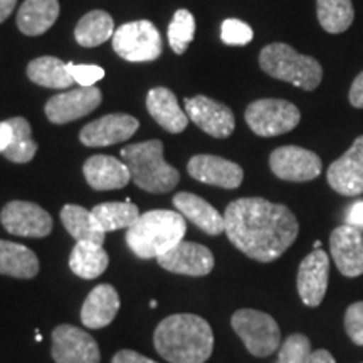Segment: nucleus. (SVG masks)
<instances>
[{"instance_id": "6", "label": "nucleus", "mask_w": 363, "mask_h": 363, "mask_svg": "<svg viewBox=\"0 0 363 363\" xmlns=\"http://www.w3.org/2000/svg\"><path fill=\"white\" fill-rule=\"evenodd\" d=\"M230 325L254 357H269L279 348L281 330L267 313L242 308L230 318Z\"/></svg>"}, {"instance_id": "39", "label": "nucleus", "mask_w": 363, "mask_h": 363, "mask_svg": "<svg viewBox=\"0 0 363 363\" xmlns=\"http://www.w3.org/2000/svg\"><path fill=\"white\" fill-rule=\"evenodd\" d=\"M111 363H157V362H153L152 358L145 355H140V353H136L133 350H121L113 357Z\"/></svg>"}, {"instance_id": "20", "label": "nucleus", "mask_w": 363, "mask_h": 363, "mask_svg": "<svg viewBox=\"0 0 363 363\" xmlns=\"http://www.w3.org/2000/svg\"><path fill=\"white\" fill-rule=\"evenodd\" d=\"M83 174L94 190L123 189L131 180L128 165L110 155H94L86 160Z\"/></svg>"}, {"instance_id": "32", "label": "nucleus", "mask_w": 363, "mask_h": 363, "mask_svg": "<svg viewBox=\"0 0 363 363\" xmlns=\"http://www.w3.org/2000/svg\"><path fill=\"white\" fill-rule=\"evenodd\" d=\"M12 126V140L2 155L13 163H29L38 153V143L33 140L29 121L22 116L7 120Z\"/></svg>"}, {"instance_id": "35", "label": "nucleus", "mask_w": 363, "mask_h": 363, "mask_svg": "<svg viewBox=\"0 0 363 363\" xmlns=\"http://www.w3.org/2000/svg\"><path fill=\"white\" fill-rule=\"evenodd\" d=\"M220 38L227 45H246L252 40L254 33L251 26L239 19H227L222 22Z\"/></svg>"}, {"instance_id": "14", "label": "nucleus", "mask_w": 363, "mask_h": 363, "mask_svg": "<svg viewBox=\"0 0 363 363\" xmlns=\"http://www.w3.org/2000/svg\"><path fill=\"white\" fill-rule=\"evenodd\" d=\"M330 187L345 197H357L363 194V135L358 136L352 147L330 165Z\"/></svg>"}, {"instance_id": "16", "label": "nucleus", "mask_w": 363, "mask_h": 363, "mask_svg": "<svg viewBox=\"0 0 363 363\" xmlns=\"http://www.w3.org/2000/svg\"><path fill=\"white\" fill-rule=\"evenodd\" d=\"M101 103V91L96 86L56 94L45 104V115L56 125H66L94 111Z\"/></svg>"}, {"instance_id": "36", "label": "nucleus", "mask_w": 363, "mask_h": 363, "mask_svg": "<svg viewBox=\"0 0 363 363\" xmlns=\"http://www.w3.org/2000/svg\"><path fill=\"white\" fill-rule=\"evenodd\" d=\"M345 330L353 343L363 347V301L348 306L345 313Z\"/></svg>"}, {"instance_id": "31", "label": "nucleus", "mask_w": 363, "mask_h": 363, "mask_svg": "<svg viewBox=\"0 0 363 363\" xmlns=\"http://www.w3.org/2000/svg\"><path fill=\"white\" fill-rule=\"evenodd\" d=\"M318 22L330 34H342L350 29L355 19L352 0H316Z\"/></svg>"}, {"instance_id": "43", "label": "nucleus", "mask_w": 363, "mask_h": 363, "mask_svg": "<svg viewBox=\"0 0 363 363\" xmlns=\"http://www.w3.org/2000/svg\"><path fill=\"white\" fill-rule=\"evenodd\" d=\"M2 130H4V121H0V145H2Z\"/></svg>"}, {"instance_id": "9", "label": "nucleus", "mask_w": 363, "mask_h": 363, "mask_svg": "<svg viewBox=\"0 0 363 363\" xmlns=\"http://www.w3.org/2000/svg\"><path fill=\"white\" fill-rule=\"evenodd\" d=\"M0 222L9 234L19 238H48L52 233V217L38 203L12 201L0 212Z\"/></svg>"}, {"instance_id": "22", "label": "nucleus", "mask_w": 363, "mask_h": 363, "mask_svg": "<svg viewBox=\"0 0 363 363\" xmlns=\"http://www.w3.org/2000/svg\"><path fill=\"white\" fill-rule=\"evenodd\" d=\"M174 206L185 219L194 222L206 234L219 235L225 233L224 216L199 195L189 192L177 194L174 197Z\"/></svg>"}, {"instance_id": "45", "label": "nucleus", "mask_w": 363, "mask_h": 363, "mask_svg": "<svg viewBox=\"0 0 363 363\" xmlns=\"http://www.w3.org/2000/svg\"><path fill=\"white\" fill-rule=\"evenodd\" d=\"M150 306L155 308V306H158V303H157V301H150Z\"/></svg>"}, {"instance_id": "12", "label": "nucleus", "mask_w": 363, "mask_h": 363, "mask_svg": "<svg viewBox=\"0 0 363 363\" xmlns=\"http://www.w3.org/2000/svg\"><path fill=\"white\" fill-rule=\"evenodd\" d=\"M330 281V256L323 249H313L298 267V293L306 306L316 308L323 303Z\"/></svg>"}, {"instance_id": "27", "label": "nucleus", "mask_w": 363, "mask_h": 363, "mask_svg": "<svg viewBox=\"0 0 363 363\" xmlns=\"http://www.w3.org/2000/svg\"><path fill=\"white\" fill-rule=\"evenodd\" d=\"M110 257L101 244L76 242L69 256V267L83 279H96L106 271Z\"/></svg>"}, {"instance_id": "37", "label": "nucleus", "mask_w": 363, "mask_h": 363, "mask_svg": "<svg viewBox=\"0 0 363 363\" xmlns=\"http://www.w3.org/2000/svg\"><path fill=\"white\" fill-rule=\"evenodd\" d=\"M67 71L74 83H78L81 88H91L104 78V69L96 65H74L67 62Z\"/></svg>"}, {"instance_id": "26", "label": "nucleus", "mask_w": 363, "mask_h": 363, "mask_svg": "<svg viewBox=\"0 0 363 363\" xmlns=\"http://www.w3.org/2000/svg\"><path fill=\"white\" fill-rule=\"evenodd\" d=\"M61 220L76 242H94L103 246L106 233L98 225L93 212L88 208L67 203L61 211Z\"/></svg>"}, {"instance_id": "23", "label": "nucleus", "mask_w": 363, "mask_h": 363, "mask_svg": "<svg viewBox=\"0 0 363 363\" xmlns=\"http://www.w3.org/2000/svg\"><path fill=\"white\" fill-rule=\"evenodd\" d=\"M147 110L153 120L169 133H182L190 121L177 101L175 94L167 88L150 89L147 96Z\"/></svg>"}, {"instance_id": "44", "label": "nucleus", "mask_w": 363, "mask_h": 363, "mask_svg": "<svg viewBox=\"0 0 363 363\" xmlns=\"http://www.w3.org/2000/svg\"><path fill=\"white\" fill-rule=\"evenodd\" d=\"M315 249H321V242L320 240H315V246H313Z\"/></svg>"}, {"instance_id": "19", "label": "nucleus", "mask_w": 363, "mask_h": 363, "mask_svg": "<svg viewBox=\"0 0 363 363\" xmlns=\"http://www.w3.org/2000/svg\"><path fill=\"white\" fill-rule=\"evenodd\" d=\"M187 170L192 179L220 189H238L244 180V170L238 163L216 155H195Z\"/></svg>"}, {"instance_id": "2", "label": "nucleus", "mask_w": 363, "mask_h": 363, "mask_svg": "<svg viewBox=\"0 0 363 363\" xmlns=\"http://www.w3.org/2000/svg\"><path fill=\"white\" fill-rule=\"evenodd\" d=\"M153 345L170 363H206L214 350V331L203 318L179 313L158 323Z\"/></svg>"}, {"instance_id": "33", "label": "nucleus", "mask_w": 363, "mask_h": 363, "mask_svg": "<svg viewBox=\"0 0 363 363\" xmlns=\"http://www.w3.org/2000/svg\"><path fill=\"white\" fill-rule=\"evenodd\" d=\"M195 35V19L192 12L180 9L169 26V43L175 54H184Z\"/></svg>"}, {"instance_id": "42", "label": "nucleus", "mask_w": 363, "mask_h": 363, "mask_svg": "<svg viewBox=\"0 0 363 363\" xmlns=\"http://www.w3.org/2000/svg\"><path fill=\"white\" fill-rule=\"evenodd\" d=\"M16 4L17 0H0V24H2L4 21H7V17L11 16L13 9H16Z\"/></svg>"}, {"instance_id": "25", "label": "nucleus", "mask_w": 363, "mask_h": 363, "mask_svg": "<svg viewBox=\"0 0 363 363\" xmlns=\"http://www.w3.org/2000/svg\"><path fill=\"white\" fill-rule=\"evenodd\" d=\"M57 16V0H26L17 12V27L26 35H40L51 29Z\"/></svg>"}, {"instance_id": "13", "label": "nucleus", "mask_w": 363, "mask_h": 363, "mask_svg": "<svg viewBox=\"0 0 363 363\" xmlns=\"http://www.w3.org/2000/svg\"><path fill=\"white\" fill-rule=\"evenodd\" d=\"M185 111L202 131L214 138H227L235 128L234 113L224 103L207 96H194L185 99Z\"/></svg>"}, {"instance_id": "18", "label": "nucleus", "mask_w": 363, "mask_h": 363, "mask_svg": "<svg viewBox=\"0 0 363 363\" xmlns=\"http://www.w3.org/2000/svg\"><path fill=\"white\" fill-rule=\"evenodd\" d=\"M330 252L338 271L347 278L363 274V234L353 225H340L330 235Z\"/></svg>"}, {"instance_id": "4", "label": "nucleus", "mask_w": 363, "mask_h": 363, "mask_svg": "<svg viewBox=\"0 0 363 363\" xmlns=\"http://www.w3.org/2000/svg\"><path fill=\"white\" fill-rule=\"evenodd\" d=\"M120 155L128 165L131 180L145 192L167 194L179 184V170L165 162L160 140L133 143L121 150Z\"/></svg>"}, {"instance_id": "38", "label": "nucleus", "mask_w": 363, "mask_h": 363, "mask_svg": "<svg viewBox=\"0 0 363 363\" xmlns=\"http://www.w3.org/2000/svg\"><path fill=\"white\" fill-rule=\"evenodd\" d=\"M348 99H350V104L353 108L363 110V71L352 83L350 93H348Z\"/></svg>"}, {"instance_id": "24", "label": "nucleus", "mask_w": 363, "mask_h": 363, "mask_svg": "<svg viewBox=\"0 0 363 363\" xmlns=\"http://www.w3.org/2000/svg\"><path fill=\"white\" fill-rule=\"evenodd\" d=\"M0 274L19 279H33L39 274L38 256L22 244L0 239Z\"/></svg>"}, {"instance_id": "10", "label": "nucleus", "mask_w": 363, "mask_h": 363, "mask_svg": "<svg viewBox=\"0 0 363 363\" xmlns=\"http://www.w3.org/2000/svg\"><path fill=\"white\" fill-rule=\"evenodd\" d=\"M269 167L278 179L286 182H310L320 177L323 163L311 150L286 145L276 148L269 157Z\"/></svg>"}, {"instance_id": "40", "label": "nucleus", "mask_w": 363, "mask_h": 363, "mask_svg": "<svg viewBox=\"0 0 363 363\" xmlns=\"http://www.w3.org/2000/svg\"><path fill=\"white\" fill-rule=\"evenodd\" d=\"M347 224L357 227V229H363V201L355 202L348 208Z\"/></svg>"}, {"instance_id": "8", "label": "nucleus", "mask_w": 363, "mask_h": 363, "mask_svg": "<svg viewBox=\"0 0 363 363\" xmlns=\"http://www.w3.org/2000/svg\"><path fill=\"white\" fill-rule=\"evenodd\" d=\"M301 120L298 106L286 99L264 98L251 103L246 110V123L257 136L289 133Z\"/></svg>"}, {"instance_id": "29", "label": "nucleus", "mask_w": 363, "mask_h": 363, "mask_svg": "<svg viewBox=\"0 0 363 363\" xmlns=\"http://www.w3.org/2000/svg\"><path fill=\"white\" fill-rule=\"evenodd\" d=\"M113 34H115V22L110 13L104 11L86 13L74 30V38L83 48H96L111 39Z\"/></svg>"}, {"instance_id": "30", "label": "nucleus", "mask_w": 363, "mask_h": 363, "mask_svg": "<svg viewBox=\"0 0 363 363\" xmlns=\"http://www.w3.org/2000/svg\"><path fill=\"white\" fill-rule=\"evenodd\" d=\"M93 216L98 225L104 233H113V230L130 229L131 225L138 220L140 211L133 202H104L93 208Z\"/></svg>"}, {"instance_id": "7", "label": "nucleus", "mask_w": 363, "mask_h": 363, "mask_svg": "<svg viewBox=\"0 0 363 363\" xmlns=\"http://www.w3.org/2000/svg\"><path fill=\"white\" fill-rule=\"evenodd\" d=\"M113 49L130 62L155 61L162 54V38L150 21H135L120 26L113 34Z\"/></svg>"}, {"instance_id": "1", "label": "nucleus", "mask_w": 363, "mask_h": 363, "mask_svg": "<svg viewBox=\"0 0 363 363\" xmlns=\"http://www.w3.org/2000/svg\"><path fill=\"white\" fill-rule=\"evenodd\" d=\"M225 234L230 242L254 261L272 262L296 240L299 224L283 203L261 197H244L225 208Z\"/></svg>"}, {"instance_id": "28", "label": "nucleus", "mask_w": 363, "mask_h": 363, "mask_svg": "<svg viewBox=\"0 0 363 363\" xmlns=\"http://www.w3.org/2000/svg\"><path fill=\"white\" fill-rule=\"evenodd\" d=\"M27 76L33 83L51 89H65L74 84V79L67 71V65L52 56H43L30 61L27 66Z\"/></svg>"}, {"instance_id": "17", "label": "nucleus", "mask_w": 363, "mask_h": 363, "mask_svg": "<svg viewBox=\"0 0 363 363\" xmlns=\"http://www.w3.org/2000/svg\"><path fill=\"white\" fill-rule=\"evenodd\" d=\"M138 120L125 113H113L86 125L79 133L81 143L86 147H110L121 142H126L138 130Z\"/></svg>"}, {"instance_id": "34", "label": "nucleus", "mask_w": 363, "mask_h": 363, "mask_svg": "<svg viewBox=\"0 0 363 363\" xmlns=\"http://www.w3.org/2000/svg\"><path fill=\"white\" fill-rule=\"evenodd\" d=\"M311 355V342L301 333L288 337L279 347L278 360L274 363H306Z\"/></svg>"}, {"instance_id": "5", "label": "nucleus", "mask_w": 363, "mask_h": 363, "mask_svg": "<svg viewBox=\"0 0 363 363\" xmlns=\"http://www.w3.org/2000/svg\"><path fill=\"white\" fill-rule=\"evenodd\" d=\"M259 66L271 78L305 91L316 89L323 79V67L315 57L303 56L283 43L266 45L259 54Z\"/></svg>"}, {"instance_id": "11", "label": "nucleus", "mask_w": 363, "mask_h": 363, "mask_svg": "<svg viewBox=\"0 0 363 363\" xmlns=\"http://www.w3.org/2000/svg\"><path fill=\"white\" fill-rule=\"evenodd\" d=\"M52 358L56 363H99V347L88 331L59 325L52 331Z\"/></svg>"}, {"instance_id": "41", "label": "nucleus", "mask_w": 363, "mask_h": 363, "mask_svg": "<svg viewBox=\"0 0 363 363\" xmlns=\"http://www.w3.org/2000/svg\"><path fill=\"white\" fill-rule=\"evenodd\" d=\"M306 363H337V362H335L333 355H331L328 350H323V348H320V350L311 352V355L306 360Z\"/></svg>"}, {"instance_id": "15", "label": "nucleus", "mask_w": 363, "mask_h": 363, "mask_svg": "<svg viewBox=\"0 0 363 363\" xmlns=\"http://www.w3.org/2000/svg\"><path fill=\"white\" fill-rule=\"evenodd\" d=\"M157 261L163 269L175 272V274L194 276V278L207 276L216 264L211 249L202 244L189 242V240H182L169 252L157 257Z\"/></svg>"}, {"instance_id": "3", "label": "nucleus", "mask_w": 363, "mask_h": 363, "mask_svg": "<svg viewBox=\"0 0 363 363\" xmlns=\"http://www.w3.org/2000/svg\"><path fill=\"white\" fill-rule=\"evenodd\" d=\"M187 233L185 217L174 211H148L126 229V244L140 259H153L169 252L184 240Z\"/></svg>"}, {"instance_id": "21", "label": "nucleus", "mask_w": 363, "mask_h": 363, "mask_svg": "<svg viewBox=\"0 0 363 363\" xmlns=\"http://www.w3.org/2000/svg\"><path fill=\"white\" fill-rule=\"evenodd\" d=\"M120 310V296L111 284H99L88 294L81 308V323L89 330L104 328Z\"/></svg>"}]
</instances>
